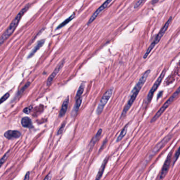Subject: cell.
I'll return each instance as SVG.
<instances>
[{"label": "cell", "mask_w": 180, "mask_h": 180, "mask_svg": "<svg viewBox=\"0 0 180 180\" xmlns=\"http://www.w3.org/2000/svg\"><path fill=\"white\" fill-rule=\"evenodd\" d=\"M150 72H151L150 70H147L145 72H144L140 77V79L138 80V83L135 86L134 88L133 89L131 94L130 95V98L123 110L121 118L126 115V114L128 112V110L130 109L132 105L134 103L135 99H136L138 95L140 92V89L143 86L144 83H145L149 75H150Z\"/></svg>", "instance_id": "cell-1"}, {"label": "cell", "mask_w": 180, "mask_h": 180, "mask_svg": "<svg viewBox=\"0 0 180 180\" xmlns=\"http://www.w3.org/2000/svg\"><path fill=\"white\" fill-rule=\"evenodd\" d=\"M30 6V4L28 3L26 5H25L21 10L18 13V14L16 15L15 18L13 20L12 22L10 25L9 27L6 29V30L3 33L2 36L0 38V44L2 45L3 43L6 41L9 37L11 36V34L14 32L16 28L17 27L19 22L22 18V16L25 14V13L28 11L29 7Z\"/></svg>", "instance_id": "cell-2"}, {"label": "cell", "mask_w": 180, "mask_h": 180, "mask_svg": "<svg viewBox=\"0 0 180 180\" xmlns=\"http://www.w3.org/2000/svg\"><path fill=\"white\" fill-rule=\"evenodd\" d=\"M172 21V17L171 16L170 18H168V21L166 22V23L163 26V27L161 29V30L159 32V34H157V35L156 36L154 40L153 41L152 43H151V44L149 47V48L146 51L145 53H144V55H143V59H146L149 57L150 53L152 52L153 49L154 48V47H155L156 45L159 42L160 40H161V39H162L163 36H164L165 32L167 31L168 28H169L170 25H171Z\"/></svg>", "instance_id": "cell-3"}, {"label": "cell", "mask_w": 180, "mask_h": 180, "mask_svg": "<svg viewBox=\"0 0 180 180\" xmlns=\"http://www.w3.org/2000/svg\"><path fill=\"white\" fill-rule=\"evenodd\" d=\"M171 135H168V136H166L165 138H164L160 142H159L153 148L151 152L149 153V155L147 156L146 158L145 159V161H144L143 164L142 165V168H145V166L149 163V162H150V160L152 159L153 156L156 154V153L159 152V150H161L162 148L165 146L166 144H167L170 140L171 139Z\"/></svg>", "instance_id": "cell-4"}, {"label": "cell", "mask_w": 180, "mask_h": 180, "mask_svg": "<svg viewBox=\"0 0 180 180\" xmlns=\"http://www.w3.org/2000/svg\"><path fill=\"white\" fill-rule=\"evenodd\" d=\"M180 86L177 89V90L174 92L173 94L168 98V101L165 102L161 108L157 111V112L156 113L155 115L153 116L152 119H151V123L155 122L157 119L159 118V117L162 115L163 113L165 112V110L168 108V107H169V106L171 105V103H172V102L177 97V96L180 95Z\"/></svg>", "instance_id": "cell-5"}, {"label": "cell", "mask_w": 180, "mask_h": 180, "mask_svg": "<svg viewBox=\"0 0 180 180\" xmlns=\"http://www.w3.org/2000/svg\"><path fill=\"white\" fill-rule=\"evenodd\" d=\"M113 91H114V88L111 87L104 94V95L101 98V101L98 105L97 108V114L98 115L101 114V112H103L105 105L107 104V102L108 101L109 99H110L112 95L113 94Z\"/></svg>", "instance_id": "cell-6"}, {"label": "cell", "mask_w": 180, "mask_h": 180, "mask_svg": "<svg viewBox=\"0 0 180 180\" xmlns=\"http://www.w3.org/2000/svg\"><path fill=\"white\" fill-rule=\"evenodd\" d=\"M165 73H166V70H164L162 71V73L160 75V76L156 80V81L154 83V85L152 87L151 89V90H150V91L149 92L148 95H147V103H150L151 101L152 100L154 92L156 91V90L158 88V87L160 85V84L162 83V80H163L164 77L165 76Z\"/></svg>", "instance_id": "cell-7"}, {"label": "cell", "mask_w": 180, "mask_h": 180, "mask_svg": "<svg viewBox=\"0 0 180 180\" xmlns=\"http://www.w3.org/2000/svg\"><path fill=\"white\" fill-rule=\"evenodd\" d=\"M172 153L173 151H171L168 154L167 158L165 160V162L163 164L162 170L161 172V173L159 177V180H162L165 177L166 175L168 173V171L170 168L171 165V161H172Z\"/></svg>", "instance_id": "cell-8"}, {"label": "cell", "mask_w": 180, "mask_h": 180, "mask_svg": "<svg viewBox=\"0 0 180 180\" xmlns=\"http://www.w3.org/2000/svg\"><path fill=\"white\" fill-rule=\"evenodd\" d=\"M113 1H110V0H108L106 2H105L101 5L98 9L94 13V14L92 15V16L90 17V19L89 20L88 22L87 23V25H88L91 24L92 22L94 21L95 20L96 18H97L98 15H99L101 14V13L105 9L107 6H108L110 3H112Z\"/></svg>", "instance_id": "cell-9"}, {"label": "cell", "mask_w": 180, "mask_h": 180, "mask_svg": "<svg viewBox=\"0 0 180 180\" xmlns=\"http://www.w3.org/2000/svg\"><path fill=\"white\" fill-rule=\"evenodd\" d=\"M64 63H65V60H62V61L59 63V64L56 67L55 69L52 72L51 75L50 76L48 79L47 80V82H46V85L47 86H49L51 85V84L52 83L54 79L55 78V77L57 76V75H58V73L61 71L62 68L63 67V66H64Z\"/></svg>", "instance_id": "cell-10"}, {"label": "cell", "mask_w": 180, "mask_h": 180, "mask_svg": "<svg viewBox=\"0 0 180 180\" xmlns=\"http://www.w3.org/2000/svg\"><path fill=\"white\" fill-rule=\"evenodd\" d=\"M4 136L8 140H12L20 138L21 136V133L18 131L10 130L6 131Z\"/></svg>", "instance_id": "cell-11"}, {"label": "cell", "mask_w": 180, "mask_h": 180, "mask_svg": "<svg viewBox=\"0 0 180 180\" xmlns=\"http://www.w3.org/2000/svg\"><path fill=\"white\" fill-rule=\"evenodd\" d=\"M68 105H69V97H67L66 98V99L64 101V103L62 105L61 110L59 112V117H62L66 114V113L67 112V110Z\"/></svg>", "instance_id": "cell-12"}, {"label": "cell", "mask_w": 180, "mask_h": 180, "mask_svg": "<svg viewBox=\"0 0 180 180\" xmlns=\"http://www.w3.org/2000/svg\"><path fill=\"white\" fill-rule=\"evenodd\" d=\"M44 42H45V40H41L37 43L36 45L34 47V49L32 50V51L29 53L28 58H31L32 57H33L34 55V54L37 52V51H38V50H39L41 48V47L44 44Z\"/></svg>", "instance_id": "cell-13"}, {"label": "cell", "mask_w": 180, "mask_h": 180, "mask_svg": "<svg viewBox=\"0 0 180 180\" xmlns=\"http://www.w3.org/2000/svg\"><path fill=\"white\" fill-rule=\"evenodd\" d=\"M107 161H108L107 158L105 159L104 162L102 164V165L101 166V168H100L99 170L98 171V173L97 175L95 180H101V177H102L103 174L104 173V170H105V168L106 165V164H107Z\"/></svg>", "instance_id": "cell-14"}, {"label": "cell", "mask_w": 180, "mask_h": 180, "mask_svg": "<svg viewBox=\"0 0 180 180\" xmlns=\"http://www.w3.org/2000/svg\"><path fill=\"white\" fill-rule=\"evenodd\" d=\"M102 131L103 130L102 129L100 128L98 131L97 133H96V134L95 135V136L93 138L92 140H91V142L89 144V146L90 147L92 148V147H94V146L95 145V144L97 143L98 140H99V138L101 137V135L102 134Z\"/></svg>", "instance_id": "cell-15"}, {"label": "cell", "mask_w": 180, "mask_h": 180, "mask_svg": "<svg viewBox=\"0 0 180 180\" xmlns=\"http://www.w3.org/2000/svg\"><path fill=\"white\" fill-rule=\"evenodd\" d=\"M21 124L25 128H30L32 126V121L30 118L28 117H25L22 119Z\"/></svg>", "instance_id": "cell-16"}, {"label": "cell", "mask_w": 180, "mask_h": 180, "mask_svg": "<svg viewBox=\"0 0 180 180\" xmlns=\"http://www.w3.org/2000/svg\"><path fill=\"white\" fill-rule=\"evenodd\" d=\"M128 124L125 126V127L123 128L122 131H120V133L119 134V136L116 140V142H118L119 141L122 140L123 138L126 135L127 131V128H128Z\"/></svg>", "instance_id": "cell-17"}, {"label": "cell", "mask_w": 180, "mask_h": 180, "mask_svg": "<svg viewBox=\"0 0 180 180\" xmlns=\"http://www.w3.org/2000/svg\"><path fill=\"white\" fill-rule=\"evenodd\" d=\"M82 101H83V98L80 97L79 98H78L77 99L76 101V104L75 105V107L73 108V113H75V115L76 114L80 106L81 105V104L82 103Z\"/></svg>", "instance_id": "cell-18"}, {"label": "cell", "mask_w": 180, "mask_h": 180, "mask_svg": "<svg viewBox=\"0 0 180 180\" xmlns=\"http://www.w3.org/2000/svg\"><path fill=\"white\" fill-rule=\"evenodd\" d=\"M75 17V13H74L72 15L70 16V17H69L68 18H67L66 20H64V21L62 23H61L60 25H59L58 27H57V29L58 30L59 29H60V28H62V27H64V25H67V23H68L69 22H70V21H71Z\"/></svg>", "instance_id": "cell-19"}, {"label": "cell", "mask_w": 180, "mask_h": 180, "mask_svg": "<svg viewBox=\"0 0 180 180\" xmlns=\"http://www.w3.org/2000/svg\"><path fill=\"white\" fill-rule=\"evenodd\" d=\"M84 89H85V85L83 83H82L81 85L79 87V88L77 92L76 96V99L78 98L81 97L83 92L84 91Z\"/></svg>", "instance_id": "cell-20"}, {"label": "cell", "mask_w": 180, "mask_h": 180, "mask_svg": "<svg viewBox=\"0 0 180 180\" xmlns=\"http://www.w3.org/2000/svg\"><path fill=\"white\" fill-rule=\"evenodd\" d=\"M10 153V151H8V152H6L4 155L3 157L1 159V161H0V163H1V166H2L4 163L6 161V159H8V156H9Z\"/></svg>", "instance_id": "cell-21"}, {"label": "cell", "mask_w": 180, "mask_h": 180, "mask_svg": "<svg viewBox=\"0 0 180 180\" xmlns=\"http://www.w3.org/2000/svg\"><path fill=\"white\" fill-rule=\"evenodd\" d=\"M180 156V146L179 148L177 150V152L175 153V154L174 155V157L173 159V165H174V164L177 161V159H179V156Z\"/></svg>", "instance_id": "cell-22"}, {"label": "cell", "mask_w": 180, "mask_h": 180, "mask_svg": "<svg viewBox=\"0 0 180 180\" xmlns=\"http://www.w3.org/2000/svg\"><path fill=\"white\" fill-rule=\"evenodd\" d=\"M65 126H66V122L63 123L61 125V126L60 127L59 129H58V131H57V135H61L62 132L64 130V127H65Z\"/></svg>", "instance_id": "cell-23"}, {"label": "cell", "mask_w": 180, "mask_h": 180, "mask_svg": "<svg viewBox=\"0 0 180 180\" xmlns=\"http://www.w3.org/2000/svg\"><path fill=\"white\" fill-rule=\"evenodd\" d=\"M10 93L9 92H7L6 94H5V95L3 96L1 98V104H2L3 102H4L5 101H6L10 97Z\"/></svg>", "instance_id": "cell-24"}, {"label": "cell", "mask_w": 180, "mask_h": 180, "mask_svg": "<svg viewBox=\"0 0 180 180\" xmlns=\"http://www.w3.org/2000/svg\"><path fill=\"white\" fill-rule=\"evenodd\" d=\"M145 1H142V0L138 1H137V2H136V3L135 4L134 6V9H137L138 7L141 6V5H142L144 3H145Z\"/></svg>", "instance_id": "cell-25"}, {"label": "cell", "mask_w": 180, "mask_h": 180, "mask_svg": "<svg viewBox=\"0 0 180 180\" xmlns=\"http://www.w3.org/2000/svg\"><path fill=\"white\" fill-rule=\"evenodd\" d=\"M30 84V83H29V82H28V83H27V84H26V85H25V86H24V87H23V88L21 89V90L19 92H18V93H19V94H20L22 93V92H24L25 90L26 89V88H27L29 86Z\"/></svg>", "instance_id": "cell-26"}, {"label": "cell", "mask_w": 180, "mask_h": 180, "mask_svg": "<svg viewBox=\"0 0 180 180\" xmlns=\"http://www.w3.org/2000/svg\"><path fill=\"white\" fill-rule=\"evenodd\" d=\"M31 110H32V107H27L23 110V112L27 114H29V113H30Z\"/></svg>", "instance_id": "cell-27"}, {"label": "cell", "mask_w": 180, "mask_h": 180, "mask_svg": "<svg viewBox=\"0 0 180 180\" xmlns=\"http://www.w3.org/2000/svg\"><path fill=\"white\" fill-rule=\"evenodd\" d=\"M51 178H52V173L50 172L46 176V177L43 180H51Z\"/></svg>", "instance_id": "cell-28"}, {"label": "cell", "mask_w": 180, "mask_h": 180, "mask_svg": "<svg viewBox=\"0 0 180 180\" xmlns=\"http://www.w3.org/2000/svg\"><path fill=\"white\" fill-rule=\"evenodd\" d=\"M30 173L29 171H28L27 172V173L25 175V177H24V180H29L30 179Z\"/></svg>", "instance_id": "cell-29"}, {"label": "cell", "mask_w": 180, "mask_h": 180, "mask_svg": "<svg viewBox=\"0 0 180 180\" xmlns=\"http://www.w3.org/2000/svg\"></svg>", "instance_id": "cell-30"}]
</instances>
